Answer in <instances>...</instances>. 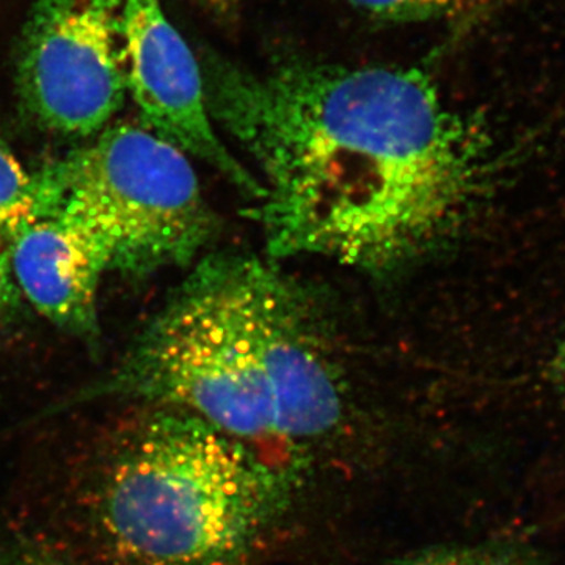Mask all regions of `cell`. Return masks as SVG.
I'll return each instance as SVG.
<instances>
[{
  "instance_id": "6da1fadb",
  "label": "cell",
  "mask_w": 565,
  "mask_h": 565,
  "mask_svg": "<svg viewBox=\"0 0 565 565\" xmlns=\"http://www.w3.org/2000/svg\"><path fill=\"white\" fill-rule=\"evenodd\" d=\"M202 70L212 121L262 185L252 217L274 259L403 273L451 244L492 188L489 126L426 71L302 57L248 70L214 54Z\"/></svg>"
},
{
  "instance_id": "7a4b0ae2",
  "label": "cell",
  "mask_w": 565,
  "mask_h": 565,
  "mask_svg": "<svg viewBox=\"0 0 565 565\" xmlns=\"http://www.w3.org/2000/svg\"><path fill=\"white\" fill-rule=\"evenodd\" d=\"M128 397L237 438H315L344 411L343 377L311 297L244 253L200 259L118 366L76 401Z\"/></svg>"
},
{
  "instance_id": "3957f363",
  "label": "cell",
  "mask_w": 565,
  "mask_h": 565,
  "mask_svg": "<svg viewBox=\"0 0 565 565\" xmlns=\"http://www.w3.org/2000/svg\"><path fill=\"white\" fill-rule=\"evenodd\" d=\"M277 500V478L241 440L169 408L115 459L102 516L115 548L134 564L232 565Z\"/></svg>"
},
{
  "instance_id": "277c9868",
  "label": "cell",
  "mask_w": 565,
  "mask_h": 565,
  "mask_svg": "<svg viewBox=\"0 0 565 565\" xmlns=\"http://www.w3.org/2000/svg\"><path fill=\"white\" fill-rule=\"evenodd\" d=\"M36 178L40 202L87 222L118 273L191 266L217 233L189 156L145 126H110Z\"/></svg>"
},
{
  "instance_id": "5b68a950",
  "label": "cell",
  "mask_w": 565,
  "mask_h": 565,
  "mask_svg": "<svg viewBox=\"0 0 565 565\" xmlns=\"http://www.w3.org/2000/svg\"><path fill=\"white\" fill-rule=\"evenodd\" d=\"M122 0H36L20 43L21 102L43 128L96 136L125 102Z\"/></svg>"
},
{
  "instance_id": "8992f818",
  "label": "cell",
  "mask_w": 565,
  "mask_h": 565,
  "mask_svg": "<svg viewBox=\"0 0 565 565\" xmlns=\"http://www.w3.org/2000/svg\"><path fill=\"white\" fill-rule=\"evenodd\" d=\"M126 88L145 128L217 170L252 202L262 185L215 131L202 63L163 13L159 0H122L120 14Z\"/></svg>"
},
{
  "instance_id": "52a82bcc",
  "label": "cell",
  "mask_w": 565,
  "mask_h": 565,
  "mask_svg": "<svg viewBox=\"0 0 565 565\" xmlns=\"http://www.w3.org/2000/svg\"><path fill=\"white\" fill-rule=\"evenodd\" d=\"M9 263L18 291L47 321L79 337L98 333L96 302L110 253L76 212L41 203L11 243Z\"/></svg>"
},
{
  "instance_id": "ba28073f",
  "label": "cell",
  "mask_w": 565,
  "mask_h": 565,
  "mask_svg": "<svg viewBox=\"0 0 565 565\" xmlns=\"http://www.w3.org/2000/svg\"><path fill=\"white\" fill-rule=\"evenodd\" d=\"M39 178L22 167L0 132V250L9 253L14 237L39 215Z\"/></svg>"
},
{
  "instance_id": "9c48e42d",
  "label": "cell",
  "mask_w": 565,
  "mask_h": 565,
  "mask_svg": "<svg viewBox=\"0 0 565 565\" xmlns=\"http://www.w3.org/2000/svg\"><path fill=\"white\" fill-rule=\"evenodd\" d=\"M349 3L377 20L411 22L457 13L468 0H349Z\"/></svg>"
},
{
  "instance_id": "30bf717a",
  "label": "cell",
  "mask_w": 565,
  "mask_h": 565,
  "mask_svg": "<svg viewBox=\"0 0 565 565\" xmlns=\"http://www.w3.org/2000/svg\"><path fill=\"white\" fill-rule=\"evenodd\" d=\"M401 565H539L514 553L482 548H448L426 553Z\"/></svg>"
},
{
  "instance_id": "8fae6325",
  "label": "cell",
  "mask_w": 565,
  "mask_h": 565,
  "mask_svg": "<svg viewBox=\"0 0 565 565\" xmlns=\"http://www.w3.org/2000/svg\"><path fill=\"white\" fill-rule=\"evenodd\" d=\"M20 296L11 275L9 253L0 250V322L14 313L20 305Z\"/></svg>"
},
{
  "instance_id": "7c38bea8",
  "label": "cell",
  "mask_w": 565,
  "mask_h": 565,
  "mask_svg": "<svg viewBox=\"0 0 565 565\" xmlns=\"http://www.w3.org/2000/svg\"><path fill=\"white\" fill-rule=\"evenodd\" d=\"M545 375L553 390L565 399V330L546 363Z\"/></svg>"
},
{
  "instance_id": "4fadbf2b",
  "label": "cell",
  "mask_w": 565,
  "mask_h": 565,
  "mask_svg": "<svg viewBox=\"0 0 565 565\" xmlns=\"http://www.w3.org/2000/svg\"><path fill=\"white\" fill-rule=\"evenodd\" d=\"M200 3L221 18H232L239 11L243 0H199Z\"/></svg>"
}]
</instances>
